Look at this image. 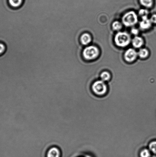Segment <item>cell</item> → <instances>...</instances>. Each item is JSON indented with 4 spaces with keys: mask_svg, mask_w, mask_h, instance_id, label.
I'll list each match as a JSON object with an SVG mask.
<instances>
[{
    "mask_svg": "<svg viewBox=\"0 0 156 157\" xmlns=\"http://www.w3.org/2000/svg\"><path fill=\"white\" fill-rule=\"evenodd\" d=\"M114 41L117 46L120 47H126L131 41V37L129 34L125 32H120L117 34Z\"/></svg>",
    "mask_w": 156,
    "mask_h": 157,
    "instance_id": "6da1fadb",
    "label": "cell"
},
{
    "mask_svg": "<svg viewBox=\"0 0 156 157\" xmlns=\"http://www.w3.org/2000/svg\"><path fill=\"white\" fill-rule=\"evenodd\" d=\"M92 88L96 95L102 96L107 93V87L104 82L102 80L97 81L93 83Z\"/></svg>",
    "mask_w": 156,
    "mask_h": 157,
    "instance_id": "7a4b0ae2",
    "label": "cell"
},
{
    "mask_svg": "<svg viewBox=\"0 0 156 157\" xmlns=\"http://www.w3.org/2000/svg\"><path fill=\"white\" fill-rule=\"evenodd\" d=\"M99 50L97 47L93 46L85 48L82 52V56L85 59L88 60L96 59L98 56Z\"/></svg>",
    "mask_w": 156,
    "mask_h": 157,
    "instance_id": "3957f363",
    "label": "cell"
},
{
    "mask_svg": "<svg viewBox=\"0 0 156 157\" xmlns=\"http://www.w3.org/2000/svg\"><path fill=\"white\" fill-rule=\"evenodd\" d=\"M122 21L125 26L130 27L136 24L138 21V18L135 12L130 11L124 15L122 18Z\"/></svg>",
    "mask_w": 156,
    "mask_h": 157,
    "instance_id": "277c9868",
    "label": "cell"
},
{
    "mask_svg": "<svg viewBox=\"0 0 156 157\" xmlns=\"http://www.w3.org/2000/svg\"><path fill=\"white\" fill-rule=\"evenodd\" d=\"M137 55L135 50L132 48H129L125 52L124 55L125 59L128 62H132L135 60Z\"/></svg>",
    "mask_w": 156,
    "mask_h": 157,
    "instance_id": "5b68a950",
    "label": "cell"
},
{
    "mask_svg": "<svg viewBox=\"0 0 156 157\" xmlns=\"http://www.w3.org/2000/svg\"><path fill=\"white\" fill-rule=\"evenodd\" d=\"M61 151L59 148L53 147L49 149L47 153V157H60Z\"/></svg>",
    "mask_w": 156,
    "mask_h": 157,
    "instance_id": "8992f818",
    "label": "cell"
},
{
    "mask_svg": "<svg viewBox=\"0 0 156 157\" xmlns=\"http://www.w3.org/2000/svg\"><path fill=\"white\" fill-rule=\"evenodd\" d=\"M142 18V21L140 23V27L144 30L149 29L152 25L151 20L148 19L147 17H143Z\"/></svg>",
    "mask_w": 156,
    "mask_h": 157,
    "instance_id": "52a82bcc",
    "label": "cell"
},
{
    "mask_svg": "<svg viewBox=\"0 0 156 157\" xmlns=\"http://www.w3.org/2000/svg\"><path fill=\"white\" fill-rule=\"evenodd\" d=\"M91 41V35L88 33L82 34L80 37V41L82 44L86 45L89 44Z\"/></svg>",
    "mask_w": 156,
    "mask_h": 157,
    "instance_id": "ba28073f",
    "label": "cell"
},
{
    "mask_svg": "<svg viewBox=\"0 0 156 157\" xmlns=\"http://www.w3.org/2000/svg\"><path fill=\"white\" fill-rule=\"evenodd\" d=\"M132 44L134 47L139 48L142 47L143 44V41L142 38L139 36H136L132 40Z\"/></svg>",
    "mask_w": 156,
    "mask_h": 157,
    "instance_id": "9c48e42d",
    "label": "cell"
},
{
    "mask_svg": "<svg viewBox=\"0 0 156 157\" xmlns=\"http://www.w3.org/2000/svg\"><path fill=\"white\" fill-rule=\"evenodd\" d=\"M10 5L13 8H18L23 4V0H9Z\"/></svg>",
    "mask_w": 156,
    "mask_h": 157,
    "instance_id": "30bf717a",
    "label": "cell"
},
{
    "mask_svg": "<svg viewBox=\"0 0 156 157\" xmlns=\"http://www.w3.org/2000/svg\"><path fill=\"white\" fill-rule=\"evenodd\" d=\"M137 54H138L140 58H145L147 57L148 55H149V53L147 50L146 49L143 48L140 49Z\"/></svg>",
    "mask_w": 156,
    "mask_h": 157,
    "instance_id": "8fae6325",
    "label": "cell"
},
{
    "mask_svg": "<svg viewBox=\"0 0 156 157\" xmlns=\"http://www.w3.org/2000/svg\"><path fill=\"white\" fill-rule=\"evenodd\" d=\"M100 78L102 81L104 82L108 81L111 78V75L108 72L104 71L101 74Z\"/></svg>",
    "mask_w": 156,
    "mask_h": 157,
    "instance_id": "7c38bea8",
    "label": "cell"
},
{
    "mask_svg": "<svg viewBox=\"0 0 156 157\" xmlns=\"http://www.w3.org/2000/svg\"><path fill=\"white\" fill-rule=\"evenodd\" d=\"M151 152L149 149H144L140 152V157H151Z\"/></svg>",
    "mask_w": 156,
    "mask_h": 157,
    "instance_id": "4fadbf2b",
    "label": "cell"
},
{
    "mask_svg": "<svg viewBox=\"0 0 156 157\" xmlns=\"http://www.w3.org/2000/svg\"><path fill=\"white\" fill-rule=\"evenodd\" d=\"M140 1L142 5L147 7H152L153 4V0H140Z\"/></svg>",
    "mask_w": 156,
    "mask_h": 157,
    "instance_id": "5bb4252c",
    "label": "cell"
},
{
    "mask_svg": "<svg viewBox=\"0 0 156 157\" xmlns=\"http://www.w3.org/2000/svg\"><path fill=\"white\" fill-rule=\"evenodd\" d=\"M149 150L151 153L156 155V141H153L150 144Z\"/></svg>",
    "mask_w": 156,
    "mask_h": 157,
    "instance_id": "9a60e30c",
    "label": "cell"
},
{
    "mask_svg": "<svg viewBox=\"0 0 156 157\" xmlns=\"http://www.w3.org/2000/svg\"><path fill=\"white\" fill-rule=\"evenodd\" d=\"M122 27L121 23L118 21H115L113 23L112 27L114 30L118 31L122 29Z\"/></svg>",
    "mask_w": 156,
    "mask_h": 157,
    "instance_id": "2e32d148",
    "label": "cell"
},
{
    "mask_svg": "<svg viewBox=\"0 0 156 157\" xmlns=\"http://www.w3.org/2000/svg\"><path fill=\"white\" fill-rule=\"evenodd\" d=\"M139 14L140 16L142 17V18L143 17H147L149 12L146 9H142L139 11Z\"/></svg>",
    "mask_w": 156,
    "mask_h": 157,
    "instance_id": "e0dca14e",
    "label": "cell"
},
{
    "mask_svg": "<svg viewBox=\"0 0 156 157\" xmlns=\"http://www.w3.org/2000/svg\"><path fill=\"white\" fill-rule=\"evenodd\" d=\"M5 50V46L4 44L0 43V55L4 53Z\"/></svg>",
    "mask_w": 156,
    "mask_h": 157,
    "instance_id": "ac0fdd59",
    "label": "cell"
},
{
    "mask_svg": "<svg viewBox=\"0 0 156 157\" xmlns=\"http://www.w3.org/2000/svg\"><path fill=\"white\" fill-rule=\"evenodd\" d=\"M151 21L152 23L156 24V15L154 14L152 15L151 18Z\"/></svg>",
    "mask_w": 156,
    "mask_h": 157,
    "instance_id": "d6986e66",
    "label": "cell"
},
{
    "mask_svg": "<svg viewBox=\"0 0 156 157\" xmlns=\"http://www.w3.org/2000/svg\"><path fill=\"white\" fill-rule=\"evenodd\" d=\"M131 32L132 34L136 35L138 34L139 33V31L137 29L133 28L132 29V30H131Z\"/></svg>",
    "mask_w": 156,
    "mask_h": 157,
    "instance_id": "ffe728a7",
    "label": "cell"
},
{
    "mask_svg": "<svg viewBox=\"0 0 156 157\" xmlns=\"http://www.w3.org/2000/svg\"><path fill=\"white\" fill-rule=\"evenodd\" d=\"M90 157V156H87V157Z\"/></svg>",
    "mask_w": 156,
    "mask_h": 157,
    "instance_id": "44dd1931",
    "label": "cell"
}]
</instances>
